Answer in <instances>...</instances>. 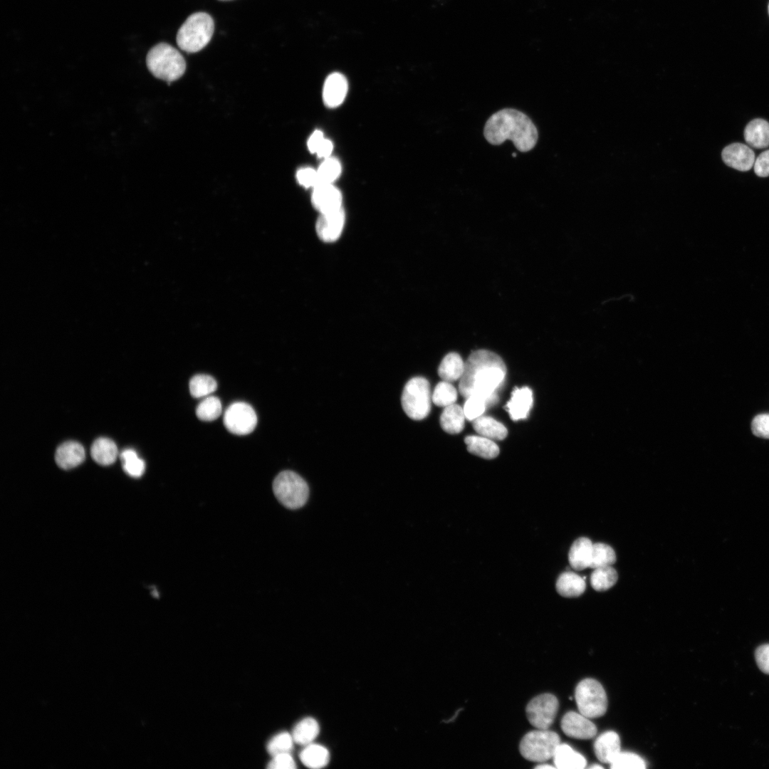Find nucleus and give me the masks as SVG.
Listing matches in <instances>:
<instances>
[{
    "label": "nucleus",
    "instance_id": "3c124183",
    "mask_svg": "<svg viewBox=\"0 0 769 769\" xmlns=\"http://www.w3.org/2000/svg\"><path fill=\"white\" fill-rule=\"evenodd\" d=\"M768 13H769V4H768Z\"/></svg>",
    "mask_w": 769,
    "mask_h": 769
},
{
    "label": "nucleus",
    "instance_id": "4c0bfd02",
    "mask_svg": "<svg viewBox=\"0 0 769 769\" xmlns=\"http://www.w3.org/2000/svg\"><path fill=\"white\" fill-rule=\"evenodd\" d=\"M292 734L281 732L272 737L267 744V750L272 756L282 753H290L293 747Z\"/></svg>",
    "mask_w": 769,
    "mask_h": 769
},
{
    "label": "nucleus",
    "instance_id": "58836bf2",
    "mask_svg": "<svg viewBox=\"0 0 769 769\" xmlns=\"http://www.w3.org/2000/svg\"><path fill=\"white\" fill-rule=\"evenodd\" d=\"M487 405L486 400L481 397L473 396L466 398L463 408L466 419L473 422L483 414Z\"/></svg>",
    "mask_w": 769,
    "mask_h": 769
},
{
    "label": "nucleus",
    "instance_id": "c85d7f7f",
    "mask_svg": "<svg viewBox=\"0 0 769 769\" xmlns=\"http://www.w3.org/2000/svg\"><path fill=\"white\" fill-rule=\"evenodd\" d=\"M320 731L318 721L311 717L300 720L293 728L292 736L294 742L302 746L312 743Z\"/></svg>",
    "mask_w": 769,
    "mask_h": 769
},
{
    "label": "nucleus",
    "instance_id": "f03ea898",
    "mask_svg": "<svg viewBox=\"0 0 769 769\" xmlns=\"http://www.w3.org/2000/svg\"><path fill=\"white\" fill-rule=\"evenodd\" d=\"M483 135L486 140L494 145L511 140L523 152L532 150L538 137L532 120L523 113L512 108H505L493 114L485 124Z\"/></svg>",
    "mask_w": 769,
    "mask_h": 769
},
{
    "label": "nucleus",
    "instance_id": "4be33fe9",
    "mask_svg": "<svg viewBox=\"0 0 769 769\" xmlns=\"http://www.w3.org/2000/svg\"><path fill=\"white\" fill-rule=\"evenodd\" d=\"M585 577L573 572L562 573L556 582L558 592L565 597H575L581 595L585 590Z\"/></svg>",
    "mask_w": 769,
    "mask_h": 769
},
{
    "label": "nucleus",
    "instance_id": "e433bc0d",
    "mask_svg": "<svg viewBox=\"0 0 769 769\" xmlns=\"http://www.w3.org/2000/svg\"><path fill=\"white\" fill-rule=\"evenodd\" d=\"M612 769H644L646 763L639 755L630 752H620L610 763Z\"/></svg>",
    "mask_w": 769,
    "mask_h": 769
},
{
    "label": "nucleus",
    "instance_id": "7c9ffc66",
    "mask_svg": "<svg viewBox=\"0 0 769 769\" xmlns=\"http://www.w3.org/2000/svg\"><path fill=\"white\" fill-rule=\"evenodd\" d=\"M217 388L216 381L208 375H194L189 381V391L193 397L204 398L209 396Z\"/></svg>",
    "mask_w": 769,
    "mask_h": 769
},
{
    "label": "nucleus",
    "instance_id": "39448f33",
    "mask_svg": "<svg viewBox=\"0 0 769 769\" xmlns=\"http://www.w3.org/2000/svg\"><path fill=\"white\" fill-rule=\"evenodd\" d=\"M273 491L279 502L290 509L303 507L309 495L306 481L292 471H283L276 476Z\"/></svg>",
    "mask_w": 769,
    "mask_h": 769
},
{
    "label": "nucleus",
    "instance_id": "79ce46f5",
    "mask_svg": "<svg viewBox=\"0 0 769 769\" xmlns=\"http://www.w3.org/2000/svg\"><path fill=\"white\" fill-rule=\"evenodd\" d=\"M295 767V762L290 753L273 755V758L267 765V768L270 769H293Z\"/></svg>",
    "mask_w": 769,
    "mask_h": 769
},
{
    "label": "nucleus",
    "instance_id": "473e14b6",
    "mask_svg": "<svg viewBox=\"0 0 769 769\" xmlns=\"http://www.w3.org/2000/svg\"><path fill=\"white\" fill-rule=\"evenodd\" d=\"M220 399L215 396H207L199 403L196 409L197 417L202 421H214L221 414Z\"/></svg>",
    "mask_w": 769,
    "mask_h": 769
},
{
    "label": "nucleus",
    "instance_id": "ea45409f",
    "mask_svg": "<svg viewBox=\"0 0 769 769\" xmlns=\"http://www.w3.org/2000/svg\"><path fill=\"white\" fill-rule=\"evenodd\" d=\"M751 430L756 436L769 439V413L755 416L751 422Z\"/></svg>",
    "mask_w": 769,
    "mask_h": 769
},
{
    "label": "nucleus",
    "instance_id": "de8ad7c7",
    "mask_svg": "<svg viewBox=\"0 0 769 769\" xmlns=\"http://www.w3.org/2000/svg\"><path fill=\"white\" fill-rule=\"evenodd\" d=\"M535 768L543 769V768H555V766H553V765H551L543 764V765H538L535 766Z\"/></svg>",
    "mask_w": 769,
    "mask_h": 769
},
{
    "label": "nucleus",
    "instance_id": "2f4dec72",
    "mask_svg": "<svg viewBox=\"0 0 769 769\" xmlns=\"http://www.w3.org/2000/svg\"><path fill=\"white\" fill-rule=\"evenodd\" d=\"M616 562V555L612 547L605 543L592 545L590 567L592 569L611 566Z\"/></svg>",
    "mask_w": 769,
    "mask_h": 769
},
{
    "label": "nucleus",
    "instance_id": "a19ab883",
    "mask_svg": "<svg viewBox=\"0 0 769 769\" xmlns=\"http://www.w3.org/2000/svg\"><path fill=\"white\" fill-rule=\"evenodd\" d=\"M296 179L298 183L304 187L314 188L319 184L317 170L311 167H303L298 170Z\"/></svg>",
    "mask_w": 769,
    "mask_h": 769
},
{
    "label": "nucleus",
    "instance_id": "49530a36",
    "mask_svg": "<svg viewBox=\"0 0 769 769\" xmlns=\"http://www.w3.org/2000/svg\"><path fill=\"white\" fill-rule=\"evenodd\" d=\"M333 149V143L330 140L325 139L323 141L320 147H318L315 154L320 158L326 159L330 157Z\"/></svg>",
    "mask_w": 769,
    "mask_h": 769
},
{
    "label": "nucleus",
    "instance_id": "5701e85b",
    "mask_svg": "<svg viewBox=\"0 0 769 769\" xmlns=\"http://www.w3.org/2000/svg\"><path fill=\"white\" fill-rule=\"evenodd\" d=\"M474 430L480 435L492 440H503L508 430L501 422L488 416H480L473 421Z\"/></svg>",
    "mask_w": 769,
    "mask_h": 769
},
{
    "label": "nucleus",
    "instance_id": "37998d69",
    "mask_svg": "<svg viewBox=\"0 0 769 769\" xmlns=\"http://www.w3.org/2000/svg\"><path fill=\"white\" fill-rule=\"evenodd\" d=\"M755 659L760 670L769 674V644H762L755 649Z\"/></svg>",
    "mask_w": 769,
    "mask_h": 769
},
{
    "label": "nucleus",
    "instance_id": "1a4fd4ad",
    "mask_svg": "<svg viewBox=\"0 0 769 769\" xmlns=\"http://www.w3.org/2000/svg\"><path fill=\"white\" fill-rule=\"evenodd\" d=\"M558 700L552 694H543L528 703L525 711L529 723L537 729H548L558 709Z\"/></svg>",
    "mask_w": 769,
    "mask_h": 769
},
{
    "label": "nucleus",
    "instance_id": "0eeeda50",
    "mask_svg": "<svg viewBox=\"0 0 769 769\" xmlns=\"http://www.w3.org/2000/svg\"><path fill=\"white\" fill-rule=\"evenodd\" d=\"M560 743V736L548 729H538L526 733L520 741L519 750L526 760L543 763L553 758Z\"/></svg>",
    "mask_w": 769,
    "mask_h": 769
},
{
    "label": "nucleus",
    "instance_id": "f8f14e48",
    "mask_svg": "<svg viewBox=\"0 0 769 769\" xmlns=\"http://www.w3.org/2000/svg\"><path fill=\"white\" fill-rule=\"evenodd\" d=\"M561 728L565 735L577 739H590L597 734V727L590 718L575 711H568L564 715Z\"/></svg>",
    "mask_w": 769,
    "mask_h": 769
},
{
    "label": "nucleus",
    "instance_id": "b1692460",
    "mask_svg": "<svg viewBox=\"0 0 769 769\" xmlns=\"http://www.w3.org/2000/svg\"><path fill=\"white\" fill-rule=\"evenodd\" d=\"M465 418L463 408L454 403L444 407L440 416V425L449 434H459L464 427Z\"/></svg>",
    "mask_w": 769,
    "mask_h": 769
},
{
    "label": "nucleus",
    "instance_id": "c756f323",
    "mask_svg": "<svg viewBox=\"0 0 769 769\" xmlns=\"http://www.w3.org/2000/svg\"><path fill=\"white\" fill-rule=\"evenodd\" d=\"M617 571L611 566L594 569L590 576L592 587L597 591H605L612 587L617 581Z\"/></svg>",
    "mask_w": 769,
    "mask_h": 769
},
{
    "label": "nucleus",
    "instance_id": "9b49d317",
    "mask_svg": "<svg viewBox=\"0 0 769 769\" xmlns=\"http://www.w3.org/2000/svg\"><path fill=\"white\" fill-rule=\"evenodd\" d=\"M345 224V213L342 207L333 211L320 214L315 222V232L321 241L332 243L340 237Z\"/></svg>",
    "mask_w": 769,
    "mask_h": 769
},
{
    "label": "nucleus",
    "instance_id": "cd10ccee",
    "mask_svg": "<svg viewBox=\"0 0 769 769\" xmlns=\"http://www.w3.org/2000/svg\"><path fill=\"white\" fill-rule=\"evenodd\" d=\"M464 366L465 363L458 353L450 352L443 358L439 366V376L444 381L454 382L461 377Z\"/></svg>",
    "mask_w": 769,
    "mask_h": 769
},
{
    "label": "nucleus",
    "instance_id": "a18cd8bd",
    "mask_svg": "<svg viewBox=\"0 0 769 769\" xmlns=\"http://www.w3.org/2000/svg\"><path fill=\"white\" fill-rule=\"evenodd\" d=\"M325 140L320 130L314 131L308 140V148L311 153L315 154L318 147Z\"/></svg>",
    "mask_w": 769,
    "mask_h": 769
},
{
    "label": "nucleus",
    "instance_id": "ddd939ff",
    "mask_svg": "<svg viewBox=\"0 0 769 769\" xmlns=\"http://www.w3.org/2000/svg\"><path fill=\"white\" fill-rule=\"evenodd\" d=\"M311 202L313 207L320 214L342 207V194L333 184H319L313 188Z\"/></svg>",
    "mask_w": 769,
    "mask_h": 769
},
{
    "label": "nucleus",
    "instance_id": "6e6552de",
    "mask_svg": "<svg viewBox=\"0 0 769 769\" xmlns=\"http://www.w3.org/2000/svg\"><path fill=\"white\" fill-rule=\"evenodd\" d=\"M575 697L579 712L589 718L600 717L607 711V694L596 679L587 678L580 681Z\"/></svg>",
    "mask_w": 769,
    "mask_h": 769
},
{
    "label": "nucleus",
    "instance_id": "9d476101",
    "mask_svg": "<svg viewBox=\"0 0 769 769\" xmlns=\"http://www.w3.org/2000/svg\"><path fill=\"white\" fill-rule=\"evenodd\" d=\"M224 424L227 430L234 434L246 435L255 429L257 416L250 404L244 402H236L226 409Z\"/></svg>",
    "mask_w": 769,
    "mask_h": 769
},
{
    "label": "nucleus",
    "instance_id": "bb28decb",
    "mask_svg": "<svg viewBox=\"0 0 769 769\" xmlns=\"http://www.w3.org/2000/svg\"><path fill=\"white\" fill-rule=\"evenodd\" d=\"M467 450L478 456L486 459L496 458L499 454L497 444L490 439L482 436H468L464 439Z\"/></svg>",
    "mask_w": 769,
    "mask_h": 769
},
{
    "label": "nucleus",
    "instance_id": "423d86ee",
    "mask_svg": "<svg viewBox=\"0 0 769 769\" xmlns=\"http://www.w3.org/2000/svg\"><path fill=\"white\" fill-rule=\"evenodd\" d=\"M430 385L427 379L415 377L405 384L401 398L406 414L414 420L426 418L431 410Z\"/></svg>",
    "mask_w": 769,
    "mask_h": 769
},
{
    "label": "nucleus",
    "instance_id": "2eb2a0df",
    "mask_svg": "<svg viewBox=\"0 0 769 769\" xmlns=\"http://www.w3.org/2000/svg\"><path fill=\"white\" fill-rule=\"evenodd\" d=\"M347 81L340 73L330 74L324 83L323 99L325 105L329 108L339 106L345 100L347 93Z\"/></svg>",
    "mask_w": 769,
    "mask_h": 769
},
{
    "label": "nucleus",
    "instance_id": "412c9836",
    "mask_svg": "<svg viewBox=\"0 0 769 769\" xmlns=\"http://www.w3.org/2000/svg\"><path fill=\"white\" fill-rule=\"evenodd\" d=\"M592 545V541L585 537L580 538L572 543L568 558L574 570H582L590 567Z\"/></svg>",
    "mask_w": 769,
    "mask_h": 769
},
{
    "label": "nucleus",
    "instance_id": "dca6fc26",
    "mask_svg": "<svg viewBox=\"0 0 769 769\" xmlns=\"http://www.w3.org/2000/svg\"><path fill=\"white\" fill-rule=\"evenodd\" d=\"M533 406V392L527 387H516L506 404V411L513 421L526 419Z\"/></svg>",
    "mask_w": 769,
    "mask_h": 769
},
{
    "label": "nucleus",
    "instance_id": "72a5a7b5",
    "mask_svg": "<svg viewBox=\"0 0 769 769\" xmlns=\"http://www.w3.org/2000/svg\"><path fill=\"white\" fill-rule=\"evenodd\" d=\"M125 472L134 478L140 477L145 472V464L133 449H125L120 455Z\"/></svg>",
    "mask_w": 769,
    "mask_h": 769
},
{
    "label": "nucleus",
    "instance_id": "aec40b11",
    "mask_svg": "<svg viewBox=\"0 0 769 769\" xmlns=\"http://www.w3.org/2000/svg\"><path fill=\"white\" fill-rule=\"evenodd\" d=\"M553 758L559 769H582L587 765L585 757L566 743L559 744Z\"/></svg>",
    "mask_w": 769,
    "mask_h": 769
},
{
    "label": "nucleus",
    "instance_id": "c03bdc74",
    "mask_svg": "<svg viewBox=\"0 0 769 769\" xmlns=\"http://www.w3.org/2000/svg\"><path fill=\"white\" fill-rule=\"evenodd\" d=\"M754 172L761 177L769 176V150L760 153L753 164Z\"/></svg>",
    "mask_w": 769,
    "mask_h": 769
},
{
    "label": "nucleus",
    "instance_id": "393cba45",
    "mask_svg": "<svg viewBox=\"0 0 769 769\" xmlns=\"http://www.w3.org/2000/svg\"><path fill=\"white\" fill-rule=\"evenodd\" d=\"M93 460L100 465L108 466L113 464L118 454L115 443L110 439L100 437L97 439L90 449Z\"/></svg>",
    "mask_w": 769,
    "mask_h": 769
},
{
    "label": "nucleus",
    "instance_id": "f3484780",
    "mask_svg": "<svg viewBox=\"0 0 769 769\" xmlns=\"http://www.w3.org/2000/svg\"><path fill=\"white\" fill-rule=\"evenodd\" d=\"M83 446L78 442L69 441L61 444L56 449L55 461L61 469L68 470L78 466L85 460Z\"/></svg>",
    "mask_w": 769,
    "mask_h": 769
},
{
    "label": "nucleus",
    "instance_id": "09e8293b",
    "mask_svg": "<svg viewBox=\"0 0 769 769\" xmlns=\"http://www.w3.org/2000/svg\"><path fill=\"white\" fill-rule=\"evenodd\" d=\"M590 768H592V769L593 768H603V767L601 766V765H595L590 766Z\"/></svg>",
    "mask_w": 769,
    "mask_h": 769
},
{
    "label": "nucleus",
    "instance_id": "4468645a",
    "mask_svg": "<svg viewBox=\"0 0 769 769\" xmlns=\"http://www.w3.org/2000/svg\"><path fill=\"white\" fill-rule=\"evenodd\" d=\"M725 164L739 171H748L755 162V153L748 145L736 142L723 148L721 153Z\"/></svg>",
    "mask_w": 769,
    "mask_h": 769
},
{
    "label": "nucleus",
    "instance_id": "f257e3e1",
    "mask_svg": "<svg viewBox=\"0 0 769 769\" xmlns=\"http://www.w3.org/2000/svg\"><path fill=\"white\" fill-rule=\"evenodd\" d=\"M506 375V367L499 355L489 350H476L465 362L459 392L466 399L479 397L486 399L488 405L493 404L498 400L496 391L504 382Z\"/></svg>",
    "mask_w": 769,
    "mask_h": 769
},
{
    "label": "nucleus",
    "instance_id": "6ab92c4d",
    "mask_svg": "<svg viewBox=\"0 0 769 769\" xmlns=\"http://www.w3.org/2000/svg\"><path fill=\"white\" fill-rule=\"evenodd\" d=\"M746 142L756 149L769 146V122L763 119H754L749 122L744 130Z\"/></svg>",
    "mask_w": 769,
    "mask_h": 769
},
{
    "label": "nucleus",
    "instance_id": "f704fd0d",
    "mask_svg": "<svg viewBox=\"0 0 769 769\" xmlns=\"http://www.w3.org/2000/svg\"><path fill=\"white\" fill-rule=\"evenodd\" d=\"M431 399L435 405L446 407L456 402L457 391L450 382L443 380L436 385Z\"/></svg>",
    "mask_w": 769,
    "mask_h": 769
},
{
    "label": "nucleus",
    "instance_id": "a211bd4d",
    "mask_svg": "<svg viewBox=\"0 0 769 769\" xmlns=\"http://www.w3.org/2000/svg\"><path fill=\"white\" fill-rule=\"evenodd\" d=\"M594 751L600 762L610 764L621 752L619 735L612 731L602 733L594 743Z\"/></svg>",
    "mask_w": 769,
    "mask_h": 769
},
{
    "label": "nucleus",
    "instance_id": "a878e982",
    "mask_svg": "<svg viewBox=\"0 0 769 769\" xmlns=\"http://www.w3.org/2000/svg\"><path fill=\"white\" fill-rule=\"evenodd\" d=\"M300 759L306 767L318 769L328 765L330 753L323 746L312 743L305 746L300 753Z\"/></svg>",
    "mask_w": 769,
    "mask_h": 769
},
{
    "label": "nucleus",
    "instance_id": "20e7f679",
    "mask_svg": "<svg viewBox=\"0 0 769 769\" xmlns=\"http://www.w3.org/2000/svg\"><path fill=\"white\" fill-rule=\"evenodd\" d=\"M214 30L211 16L205 12H196L188 16L177 33L179 48L187 53H196L210 41Z\"/></svg>",
    "mask_w": 769,
    "mask_h": 769
},
{
    "label": "nucleus",
    "instance_id": "7ed1b4c3",
    "mask_svg": "<svg viewBox=\"0 0 769 769\" xmlns=\"http://www.w3.org/2000/svg\"><path fill=\"white\" fill-rule=\"evenodd\" d=\"M146 64L156 78L169 83L182 77L186 62L180 52L167 43H159L147 53Z\"/></svg>",
    "mask_w": 769,
    "mask_h": 769
},
{
    "label": "nucleus",
    "instance_id": "8fccbe9b",
    "mask_svg": "<svg viewBox=\"0 0 769 769\" xmlns=\"http://www.w3.org/2000/svg\"><path fill=\"white\" fill-rule=\"evenodd\" d=\"M220 1H230V0H220Z\"/></svg>",
    "mask_w": 769,
    "mask_h": 769
},
{
    "label": "nucleus",
    "instance_id": "c9c22d12",
    "mask_svg": "<svg viewBox=\"0 0 769 769\" xmlns=\"http://www.w3.org/2000/svg\"><path fill=\"white\" fill-rule=\"evenodd\" d=\"M341 171V164L338 159L331 157L325 159L317 169L319 184H333Z\"/></svg>",
    "mask_w": 769,
    "mask_h": 769
}]
</instances>
